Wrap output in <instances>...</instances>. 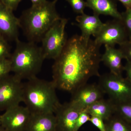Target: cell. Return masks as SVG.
Returning <instances> with one entry per match:
<instances>
[{
    "mask_svg": "<svg viewBox=\"0 0 131 131\" xmlns=\"http://www.w3.org/2000/svg\"><path fill=\"white\" fill-rule=\"evenodd\" d=\"M101 46L81 35L69 39L52 66V81L57 89L72 94L91 77L100 76Z\"/></svg>",
    "mask_w": 131,
    "mask_h": 131,
    "instance_id": "obj_1",
    "label": "cell"
},
{
    "mask_svg": "<svg viewBox=\"0 0 131 131\" xmlns=\"http://www.w3.org/2000/svg\"><path fill=\"white\" fill-rule=\"evenodd\" d=\"M58 1H47L23 12L19 18L20 26L28 41L35 43L41 40L46 31L61 18L56 8Z\"/></svg>",
    "mask_w": 131,
    "mask_h": 131,
    "instance_id": "obj_2",
    "label": "cell"
},
{
    "mask_svg": "<svg viewBox=\"0 0 131 131\" xmlns=\"http://www.w3.org/2000/svg\"><path fill=\"white\" fill-rule=\"evenodd\" d=\"M52 81L36 77L23 83V102L31 114L55 113L61 105Z\"/></svg>",
    "mask_w": 131,
    "mask_h": 131,
    "instance_id": "obj_3",
    "label": "cell"
},
{
    "mask_svg": "<svg viewBox=\"0 0 131 131\" xmlns=\"http://www.w3.org/2000/svg\"><path fill=\"white\" fill-rule=\"evenodd\" d=\"M16 47L11 55V72L20 80L37 77L45 60L41 47L35 42H25L18 39Z\"/></svg>",
    "mask_w": 131,
    "mask_h": 131,
    "instance_id": "obj_4",
    "label": "cell"
},
{
    "mask_svg": "<svg viewBox=\"0 0 131 131\" xmlns=\"http://www.w3.org/2000/svg\"><path fill=\"white\" fill-rule=\"evenodd\" d=\"M68 20L61 18L45 33L41 39L45 59H55L62 51L68 39L65 28Z\"/></svg>",
    "mask_w": 131,
    "mask_h": 131,
    "instance_id": "obj_5",
    "label": "cell"
},
{
    "mask_svg": "<svg viewBox=\"0 0 131 131\" xmlns=\"http://www.w3.org/2000/svg\"><path fill=\"white\" fill-rule=\"evenodd\" d=\"M99 77L98 85L114 102L131 100V83L126 78L110 72Z\"/></svg>",
    "mask_w": 131,
    "mask_h": 131,
    "instance_id": "obj_6",
    "label": "cell"
},
{
    "mask_svg": "<svg viewBox=\"0 0 131 131\" xmlns=\"http://www.w3.org/2000/svg\"><path fill=\"white\" fill-rule=\"evenodd\" d=\"M23 83L14 74H9L0 80V112L23 102Z\"/></svg>",
    "mask_w": 131,
    "mask_h": 131,
    "instance_id": "obj_7",
    "label": "cell"
},
{
    "mask_svg": "<svg viewBox=\"0 0 131 131\" xmlns=\"http://www.w3.org/2000/svg\"><path fill=\"white\" fill-rule=\"evenodd\" d=\"M95 42L99 45L115 47L126 42L128 36L121 20L114 19L104 23L100 30L95 35Z\"/></svg>",
    "mask_w": 131,
    "mask_h": 131,
    "instance_id": "obj_8",
    "label": "cell"
},
{
    "mask_svg": "<svg viewBox=\"0 0 131 131\" xmlns=\"http://www.w3.org/2000/svg\"><path fill=\"white\" fill-rule=\"evenodd\" d=\"M31 114L26 106H15L1 115V125L7 131H26Z\"/></svg>",
    "mask_w": 131,
    "mask_h": 131,
    "instance_id": "obj_9",
    "label": "cell"
},
{
    "mask_svg": "<svg viewBox=\"0 0 131 131\" xmlns=\"http://www.w3.org/2000/svg\"><path fill=\"white\" fill-rule=\"evenodd\" d=\"M104 94L98 84L87 83L72 93L70 102L84 110L97 101L103 98Z\"/></svg>",
    "mask_w": 131,
    "mask_h": 131,
    "instance_id": "obj_10",
    "label": "cell"
},
{
    "mask_svg": "<svg viewBox=\"0 0 131 131\" xmlns=\"http://www.w3.org/2000/svg\"><path fill=\"white\" fill-rule=\"evenodd\" d=\"M82 111L70 102L61 104L54 113L56 131H75L77 120Z\"/></svg>",
    "mask_w": 131,
    "mask_h": 131,
    "instance_id": "obj_11",
    "label": "cell"
},
{
    "mask_svg": "<svg viewBox=\"0 0 131 131\" xmlns=\"http://www.w3.org/2000/svg\"><path fill=\"white\" fill-rule=\"evenodd\" d=\"M19 19L0 1V35L7 40L16 42L19 39Z\"/></svg>",
    "mask_w": 131,
    "mask_h": 131,
    "instance_id": "obj_12",
    "label": "cell"
},
{
    "mask_svg": "<svg viewBox=\"0 0 131 131\" xmlns=\"http://www.w3.org/2000/svg\"><path fill=\"white\" fill-rule=\"evenodd\" d=\"M99 16L96 15H89L84 13L77 16L76 25L81 30L82 37L89 39L91 35L95 37L100 31L104 23L101 21Z\"/></svg>",
    "mask_w": 131,
    "mask_h": 131,
    "instance_id": "obj_13",
    "label": "cell"
},
{
    "mask_svg": "<svg viewBox=\"0 0 131 131\" xmlns=\"http://www.w3.org/2000/svg\"><path fill=\"white\" fill-rule=\"evenodd\" d=\"M124 59V54L120 49L105 45V52L101 57V62L109 69L110 73L122 75L124 66L122 61Z\"/></svg>",
    "mask_w": 131,
    "mask_h": 131,
    "instance_id": "obj_14",
    "label": "cell"
},
{
    "mask_svg": "<svg viewBox=\"0 0 131 131\" xmlns=\"http://www.w3.org/2000/svg\"><path fill=\"white\" fill-rule=\"evenodd\" d=\"M56 127L54 114H31L26 131H56Z\"/></svg>",
    "mask_w": 131,
    "mask_h": 131,
    "instance_id": "obj_15",
    "label": "cell"
},
{
    "mask_svg": "<svg viewBox=\"0 0 131 131\" xmlns=\"http://www.w3.org/2000/svg\"><path fill=\"white\" fill-rule=\"evenodd\" d=\"M86 2L87 7L93 10L94 14L108 15L121 20V13L118 11L114 0H86Z\"/></svg>",
    "mask_w": 131,
    "mask_h": 131,
    "instance_id": "obj_16",
    "label": "cell"
},
{
    "mask_svg": "<svg viewBox=\"0 0 131 131\" xmlns=\"http://www.w3.org/2000/svg\"><path fill=\"white\" fill-rule=\"evenodd\" d=\"M84 110L90 116L99 117L106 122L115 114V105L110 99L106 100L102 98Z\"/></svg>",
    "mask_w": 131,
    "mask_h": 131,
    "instance_id": "obj_17",
    "label": "cell"
},
{
    "mask_svg": "<svg viewBox=\"0 0 131 131\" xmlns=\"http://www.w3.org/2000/svg\"><path fill=\"white\" fill-rule=\"evenodd\" d=\"M105 122L106 131H131V125L116 114Z\"/></svg>",
    "mask_w": 131,
    "mask_h": 131,
    "instance_id": "obj_18",
    "label": "cell"
},
{
    "mask_svg": "<svg viewBox=\"0 0 131 131\" xmlns=\"http://www.w3.org/2000/svg\"><path fill=\"white\" fill-rule=\"evenodd\" d=\"M114 103L115 114L131 125V100Z\"/></svg>",
    "mask_w": 131,
    "mask_h": 131,
    "instance_id": "obj_19",
    "label": "cell"
},
{
    "mask_svg": "<svg viewBox=\"0 0 131 131\" xmlns=\"http://www.w3.org/2000/svg\"><path fill=\"white\" fill-rule=\"evenodd\" d=\"M122 21L129 40L131 39V8L126 9L121 14Z\"/></svg>",
    "mask_w": 131,
    "mask_h": 131,
    "instance_id": "obj_20",
    "label": "cell"
},
{
    "mask_svg": "<svg viewBox=\"0 0 131 131\" xmlns=\"http://www.w3.org/2000/svg\"><path fill=\"white\" fill-rule=\"evenodd\" d=\"M70 5L75 13L78 14H84L85 8L87 7L86 3L84 0H66Z\"/></svg>",
    "mask_w": 131,
    "mask_h": 131,
    "instance_id": "obj_21",
    "label": "cell"
},
{
    "mask_svg": "<svg viewBox=\"0 0 131 131\" xmlns=\"http://www.w3.org/2000/svg\"><path fill=\"white\" fill-rule=\"evenodd\" d=\"M11 55L7 40L0 35V60L9 58Z\"/></svg>",
    "mask_w": 131,
    "mask_h": 131,
    "instance_id": "obj_22",
    "label": "cell"
},
{
    "mask_svg": "<svg viewBox=\"0 0 131 131\" xmlns=\"http://www.w3.org/2000/svg\"><path fill=\"white\" fill-rule=\"evenodd\" d=\"M11 72V62L9 58L0 60V80Z\"/></svg>",
    "mask_w": 131,
    "mask_h": 131,
    "instance_id": "obj_23",
    "label": "cell"
},
{
    "mask_svg": "<svg viewBox=\"0 0 131 131\" xmlns=\"http://www.w3.org/2000/svg\"><path fill=\"white\" fill-rule=\"evenodd\" d=\"M91 116L85 110L80 113L76 123L75 131H78L84 124L90 121Z\"/></svg>",
    "mask_w": 131,
    "mask_h": 131,
    "instance_id": "obj_24",
    "label": "cell"
},
{
    "mask_svg": "<svg viewBox=\"0 0 131 131\" xmlns=\"http://www.w3.org/2000/svg\"><path fill=\"white\" fill-rule=\"evenodd\" d=\"M119 49L124 54V59L131 61V39H128L123 44L119 46Z\"/></svg>",
    "mask_w": 131,
    "mask_h": 131,
    "instance_id": "obj_25",
    "label": "cell"
},
{
    "mask_svg": "<svg viewBox=\"0 0 131 131\" xmlns=\"http://www.w3.org/2000/svg\"><path fill=\"white\" fill-rule=\"evenodd\" d=\"M89 122L100 131H106L105 122L102 119L95 116H91Z\"/></svg>",
    "mask_w": 131,
    "mask_h": 131,
    "instance_id": "obj_26",
    "label": "cell"
},
{
    "mask_svg": "<svg viewBox=\"0 0 131 131\" xmlns=\"http://www.w3.org/2000/svg\"><path fill=\"white\" fill-rule=\"evenodd\" d=\"M22 0H0V1L6 7L13 12L16 10L20 3Z\"/></svg>",
    "mask_w": 131,
    "mask_h": 131,
    "instance_id": "obj_27",
    "label": "cell"
},
{
    "mask_svg": "<svg viewBox=\"0 0 131 131\" xmlns=\"http://www.w3.org/2000/svg\"><path fill=\"white\" fill-rule=\"evenodd\" d=\"M124 70L126 73V78L131 83V61L126 60V62L124 66Z\"/></svg>",
    "mask_w": 131,
    "mask_h": 131,
    "instance_id": "obj_28",
    "label": "cell"
},
{
    "mask_svg": "<svg viewBox=\"0 0 131 131\" xmlns=\"http://www.w3.org/2000/svg\"><path fill=\"white\" fill-rule=\"evenodd\" d=\"M121 3L126 9L131 8V0H118Z\"/></svg>",
    "mask_w": 131,
    "mask_h": 131,
    "instance_id": "obj_29",
    "label": "cell"
},
{
    "mask_svg": "<svg viewBox=\"0 0 131 131\" xmlns=\"http://www.w3.org/2000/svg\"><path fill=\"white\" fill-rule=\"evenodd\" d=\"M32 3V6H37L41 5L47 1V0H30Z\"/></svg>",
    "mask_w": 131,
    "mask_h": 131,
    "instance_id": "obj_30",
    "label": "cell"
},
{
    "mask_svg": "<svg viewBox=\"0 0 131 131\" xmlns=\"http://www.w3.org/2000/svg\"><path fill=\"white\" fill-rule=\"evenodd\" d=\"M0 131H7L1 125L0 126Z\"/></svg>",
    "mask_w": 131,
    "mask_h": 131,
    "instance_id": "obj_31",
    "label": "cell"
},
{
    "mask_svg": "<svg viewBox=\"0 0 131 131\" xmlns=\"http://www.w3.org/2000/svg\"><path fill=\"white\" fill-rule=\"evenodd\" d=\"M1 115H0V126L1 125Z\"/></svg>",
    "mask_w": 131,
    "mask_h": 131,
    "instance_id": "obj_32",
    "label": "cell"
}]
</instances>
